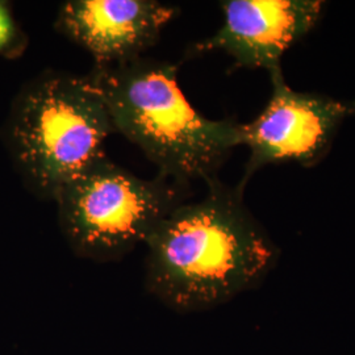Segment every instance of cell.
Listing matches in <instances>:
<instances>
[{
    "label": "cell",
    "instance_id": "6",
    "mask_svg": "<svg viewBox=\"0 0 355 355\" xmlns=\"http://www.w3.org/2000/svg\"><path fill=\"white\" fill-rule=\"evenodd\" d=\"M223 24L215 35L195 42L186 58L223 51L232 69H282L286 51L309 35L322 17L321 0H224Z\"/></svg>",
    "mask_w": 355,
    "mask_h": 355
},
{
    "label": "cell",
    "instance_id": "5",
    "mask_svg": "<svg viewBox=\"0 0 355 355\" xmlns=\"http://www.w3.org/2000/svg\"><path fill=\"white\" fill-rule=\"evenodd\" d=\"M268 76L271 95L265 108L250 123L241 124V145L249 149L239 183L243 189L268 165H318L328 155L341 124L355 114V102L292 89L282 69Z\"/></svg>",
    "mask_w": 355,
    "mask_h": 355
},
{
    "label": "cell",
    "instance_id": "4",
    "mask_svg": "<svg viewBox=\"0 0 355 355\" xmlns=\"http://www.w3.org/2000/svg\"><path fill=\"white\" fill-rule=\"evenodd\" d=\"M190 186L155 175L137 177L103 157L55 198L58 225L73 254L96 263L117 262L152 236Z\"/></svg>",
    "mask_w": 355,
    "mask_h": 355
},
{
    "label": "cell",
    "instance_id": "2",
    "mask_svg": "<svg viewBox=\"0 0 355 355\" xmlns=\"http://www.w3.org/2000/svg\"><path fill=\"white\" fill-rule=\"evenodd\" d=\"M114 132L136 145L158 175L191 186L217 177L241 145V124L193 108L178 83V64L140 57L94 64L89 74Z\"/></svg>",
    "mask_w": 355,
    "mask_h": 355
},
{
    "label": "cell",
    "instance_id": "7",
    "mask_svg": "<svg viewBox=\"0 0 355 355\" xmlns=\"http://www.w3.org/2000/svg\"><path fill=\"white\" fill-rule=\"evenodd\" d=\"M179 13L157 0H66L54 29L89 51L94 64H116L142 57Z\"/></svg>",
    "mask_w": 355,
    "mask_h": 355
},
{
    "label": "cell",
    "instance_id": "3",
    "mask_svg": "<svg viewBox=\"0 0 355 355\" xmlns=\"http://www.w3.org/2000/svg\"><path fill=\"white\" fill-rule=\"evenodd\" d=\"M114 132L87 74L46 69L17 91L0 137L26 190L54 202L67 183L105 157Z\"/></svg>",
    "mask_w": 355,
    "mask_h": 355
},
{
    "label": "cell",
    "instance_id": "8",
    "mask_svg": "<svg viewBox=\"0 0 355 355\" xmlns=\"http://www.w3.org/2000/svg\"><path fill=\"white\" fill-rule=\"evenodd\" d=\"M29 45V37L13 13L12 4L0 0V58L19 60Z\"/></svg>",
    "mask_w": 355,
    "mask_h": 355
},
{
    "label": "cell",
    "instance_id": "1",
    "mask_svg": "<svg viewBox=\"0 0 355 355\" xmlns=\"http://www.w3.org/2000/svg\"><path fill=\"white\" fill-rule=\"evenodd\" d=\"M205 184L202 200L178 205L145 242V290L180 315L258 288L279 261V246L245 204V189L218 177Z\"/></svg>",
    "mask_w": 355,
    "mask_h": 355
}]
</instances>
